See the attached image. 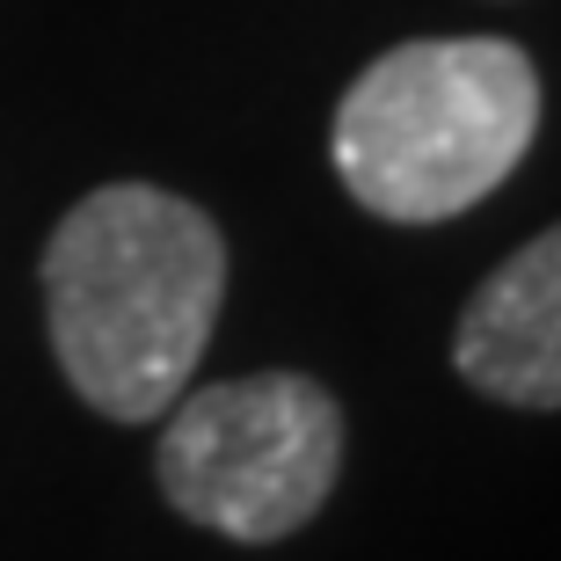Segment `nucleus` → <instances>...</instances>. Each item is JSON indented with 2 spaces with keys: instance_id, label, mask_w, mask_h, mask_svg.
<instances>
[{
  "instance_id": "nucleus-1",
  "label": "nucleus",
  "mask_w": 561,
  "mask_h": 561,
  "mask_svg": "<svg viewBox=\"0 0 561 561\" xmlns=\"http://www.w3.org/2000/svg\"><path fill=\"white\" fill-rule=\"evenodd\" d=\"M227 299V241L175 190L103 183L44 241L51 351L88 409L161 423L190 387Z\"/></svg>"
},
{
  "instance_id": "nucleus-2",
  "label": "nucleus",
  "mask_w": 561,
  "mask_h": 561,
  "mask_svg": "<svg viewBox=\"0 0 561 561\" xmlns=\"http://www.w3.org/2000/svg\"><path fill=\"white\" fill-rule=\"evenodd\" d=\"M533 131L540 66L511 37H416L351 81L329 125V161L373 219L437 227L511 183Z\"/></svg>"
},
{
  "instance_id": "nucleus-3",
  "label": "nucleus",
  "mask_w": 561,
  "mask_h": 561,
  "mask_svg": "<svg viewBox=\"0 0 561 561\" xmlns=\"http://www.w3.org/2000/svg\"><path fill=\"white\" fill-rule=\"evenodd\" d=\"M343 467V409L307 373H255L175 394L161 416V496L219 540L271 547L329 503Z\"/></svg>"
},
{
  "instance_id": "nucleus-4",
  "label": "nucleus",
  "mask_w": 561,
  "mask_h": 561,
  "mask_svg": "<svg viewBox=\"0 0 561 561\" xmlns=\"http://www.w3.org/2000/svg\"><path fill=\"white\" fill-rule=\"evenodd\" d=\"M453 365L503 409H561V227L474 285L453 329Z\"/></svg>"
}]
</instances>
